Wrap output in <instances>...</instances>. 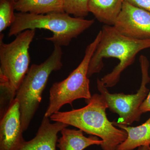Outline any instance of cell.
I'll return each instance as SVG.
<instances>
[{"label": "cell", "mask_w": 150, "mask_h": 150, "mask_svg": "<svg viewBox=\"0 0 150 150\" xmlns=\"http://www.w3.org/2000/svg\"><path fill=\"white\" fill-rule=\"evenodd\" d=\"M64 10L75 17L84 18L89 13L88 0H63Z\"/></svg>", "instance_id": "obj_16"}, {"label": "cell", "mask_w": 150, "mask_h": 150, "mask_svg": "<svg viewBox=\"0 0 150 150\" xmlns=\"http://www.w3.org/2000/svg\"><path fill=\"white\" fill-rule=\"evenodd\" d=\"M140 110L143 114L145 112H150V91L146 99L142 103Z\"/></svg>", "instance_id": "obj_18"}, {"label": "cell", "mask_w": 150, "mask_h": 150, "mask_svg": "<svg viewBox=\"0 0 150 150\" xmlns=\"http://www.w3.org/2000/svg\"><path fill=\"white\" fill-rule=\"evenodd\" d=\"M14 22L11 25L8 37L17 35L27 30L44 29L53 33V36L45 38L54 46H67L76 38L91 27L93 20L73 17L66 13H54L36 15L19 12L16 13Z\"/></svg>", "instance_id": "obj_4"}, {"label": "cell", "mask_w": 150, "mask_h": 150, "mask_svg": "<svg viewBox=\"0 0 150 150\" xmlns=\"http://www.w3.org/2000/svg\"><path fill=\"white\" fill-rule=\"evenodd\" d=\"M20 104L14 100L1 116L0 150H20L26 141L23 138Z\"/></svg>", "instance_id": "obj_9"}, {"label": "cell", "mask_w": 150, "mask_h": 150, "mask_svg": "<svg viewBox=\"0 0 150 150\" xmlns=\"http://www.w3.org/2000/svg\"><path fill=\"white\" fill-rule=\"evenodd\" d=\"M114 126L127 132L126 140L117 147L116 150H134L142 146H150V117L140 126L133 127L113 122Z\"/></svg>", "instance_id": "obj_13"}, {"label": "cell", "mask_w": 150, "mask_h": 150, "mask_svg": "<svg viewBox=\"0 0 150 150\" xmlns=\"http://www.w3.org/2000/svg\"><path fill=\"white\" fill-rule=\"evenodd\" d=\"M113 26L126 37L138 40L150 39V13L124 1Z\"/></svg>", "instance_id": "obj_8"}, {"label": "cell", "mask_w": 150, "mask_h": 150, "mask_svg": "<svg viewBox=\"0 0 150 150\" xmlns=\"http://www.w3.org/2000/svg\"><path fill=\"white\" fill-rule=\"evenodd\" d=\"M132 5L150 13V0H124Z\"/></svg>", "instance_id": "obj_17"}, {"label": "cell", "mask_w": 150, "mask_h": 150, "mask_svg": "<svg viewBox=\"0 0 150 150\" xmlns=\"http://www.w3.org/2000/svg\"><path fill=\"white\" fill-rule=\"evenodd\" d=\"M124 0H88V10L100 23L113 26Z\"/></svg>", "instance_id": "obj_12"}, {"label": "cell", "mask_w": 150, "mask_h": 150, "mask_svg": "<svg viewBox=\"0 0 150 150\" xmlns=\"http://www.w3.org/2000/svg\"><path fill=\"white\" fill-rule=\"evenodd\" d=\"M102 33L100 30L95 38L87 46L82 61L78 67L66 79L54 83L49 91V104L44 116L50 118L59 111L64 105H71L74 100L81 98H91L90 81L88 72L90 62L101 39Z\"/></svg>", "instance_id": "obj_6"}, {"label": "cell", "mask_w": 150, "mask_h": 150, "mask_svg": "<svg viewBox=\"0 0 150 150\" xmlns=\"http://www.w3.org/2000/svg\"><path fill=\"white\" fill-rule=\"evenodd\" d=\"M139 62L142 71V82L136 93H111L100 79H98L97 81L98 89L104 98L108 108L119 115V119L116 123L129 126L134 122L139 121L143 114L140 108L150 91L147 87V85L150 82L149 74L150 63L147 58L144 55L140 56Z\"/></svg>", "instance_id": "obj_7"}, {"label": "cell", "mask_w": 150, "mask_h": 150, "mask_svg": "<svg viewBox=\"0 0 150 150\" xmlns=\"http://www.w3.org/2000/svg\"><path fill=\"white\" fill-rule=\"evenodd\" d=\"M62 47L54 46L49 57L40 64H33L17 92L15 99L20 104L22 126L26 131L42 99V94L49 76L63 67Z\"/></svg>", "instance_id": "obj_5"}, {"label": "cell", "mask_w": 150, "mask_h": 150, "mask_svg": "<svg viewBox=\"0 0 150 150\" xmlns=\"http://www.w3.org/2000/svg\"><path fill=\"white\" fill-rule=\"evenodd\" d=\"M137 150H150V146L147 145L139 147Z\"/></svg>", "instance_id": "obj_19"}, {"label": "cell", "mask_w": 150, "mask_h": 150, "mask_svg": "<svg viewBox=\"0 0 150 150\" xmlns=\"http://www.w3.org/2000/svg\"><path fill=\"white\" fill-rule=\"evenodd\" d=\"M15 10L36 15L65 13L63 0H18Z\"/></svg>", "instance_id": "obj_14"}, {"label": "cell", "mask_w": 150, "mask_h": 150, "mask_svg": "<svg viewBox=\"0 0 150 150\" xmlns=\"http://www.w3.org/2000/svg\"><path fill=\"white\" fill-rule=\"evenodd\" d=\"M49 118L44 116L35 137L26 141L20 150H57L58 134L69 125L60 122L51 123Z\"/></svg>", "instance_id": "obj_10"}, {"label": "cell", "mask_w": 150, "mask_h": 150, "mask_svg": "<svg viewBox=\"0 0 150 150\" xmlns=\"http://www.w3.org/2000/svg\"><path fill=\"white\" fill-rule=\"evenodd\" d=\"M62 137L58 139L57 147L59 150H83L92 145H101L103 143L96 136L86 137L80 129L64 128L61 131Z\"/></svg>", "instance_id": "obj_11"}, {"label": "cell", "mask_w": 150, "mask_h": 150, "mask_svg": "<svg viewBox=\"0 0 150 150\" xmlns=\"http://www.w3.org/2000/svg\"><path fill=\"white\" fill-rule=\"evenodd\" d=\"M35 30H27L17 35L11 43L0 37V89L1 116L15 98L17 92L30 68V46Z\"/></svg>", "instance_id": "obj_3"}, {"label": "cell", "mask_w": 150, "mask_h": 150, "mask_svg": "<svg viewBox=\"0 0 150 150\" xmlns=\"http://www.w3.org/2000/svg\"><path fill=\"white\" fill-rule=\"evenodd\" d=\"M14 1H15L16 2L17 1H18V0H14Z\"/></svg>", "instance_id": "obj_20"}, {"label": "cell", "mask_w": 150, "mask_h": 150, "mask_svg": "<svg viewBox=\"0 0 150 150\" xmlns=\"http://www.w3.org/2000/svg\"><path fill=\"white\" fill-rule=\"evenodd\" d=\"M86 106L69 111H58L50 116V120L72 126L86 134L99 137L103 141V150H116L118 145L126 140L127 132L115 127L108 119V105L100 94L95 93L86 100Z\"/></svg>", "instance_id": "obj_1"}, {"label": "cell", "mask_w": 150, "mask_h": 150, "mask_svg": "<svg viewBox=\"0 0 150 150\" xmlns=\"http://www.w3.org/2000/svg\"><path fill=\"white\" fill-rule=\"evenodd\" d=\"M101 31V39L90 62L88 77L102 70L104 59H117L118 64L100 79L105 87L111 88L118 83L122 73L133 64L139 52L150 48V39L138 40L126 37L112 25H104Z\"/></svg>", "instance_id": "obj_2"}, {"label": "cell", "mask_w": 150, "mask_h": 150, "mask_svg": "<svg viewBox=\"0 0 150 150\" xmlns=\"http://www.w3.org/2000/svg\"><path fill=\"white\" fill-rule=\"evenodd\" d=\"M14 0H0V33L5 30L14 22L16 19Z\"/></svg>", "instance_id": "obj_15"}]
</instances>
